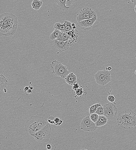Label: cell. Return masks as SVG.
Returning a JSON list of instances; mask_svg holds the SVG:
<instances>
[{
    "instance_id": "26",
    "label": "cell",
    "mask_w": 136,
    "mask_h": 150,
    "mask_svg": "<svg viewBox=\"0 0 136 150\" xmlns=\"http://www.w3.org/2000/svg\"><path fill=\"white\" fill-rule=\"evenodd\" d=\"M107 98L109 101L111 102H114L115 99V96L112 95H110L108 96Z\"/></svg>"
},
{
    "instance_id": "23",
    "label": "cell",
    "mask_w": 136,
    "mask_h": 150,
    "mask_svg": "<svg viewBox=\"0 0 136 150\" xmlns=\"http://www.w3.org/2000/svg\"><path fill=\"white\" fill-rule=\"evenodd\" d=\"M99 115L95 113L90 114V118L91 120L94 123H95L97 120Z\"/></svg>"
},
{
    "instance_id": "1",
    "label": "cell",
    "mask_w": 136,
    "mask_h": 150,
    "mask_svg": "<svg viewBox=\"0 0 136 150\" xmlns=\"http://www.w3.org/2000/svg\"><path fill=\"white\" fill-rule=\"evenodd\" d=\"M17 17L12 13H5L0 16V34L1 36L13 35L17 31Z\"/></svg>"
},
{
    "instance_id": "25",
    "label": "cell",
    "mask_w": 136,
    "mask_h": 150,
    "mask_svg": "<svg viewBox=\"0 0 136 150\" xmlns=\"http://www.w3.org/2000/svg\"><path fill=\"white\" fill-rule=\"evenodd\" d=\"M55 125H60L63 122V121L58 117H56L54 119Z\"/></svg>"
},
{
    "instance_id": "21",
    "label": "cell",
    "mask_w": 136,
    "mask_h": 150,
    "mask_svg": "<svg viewBox=\"0 0 136 150\" xmlns=\"http://www.w3.org/2000/svg\"><path fill=\"white\" fill-rule=\"evenodd\" d=\"M101 105V103H98L94 104L89 108V112L91 114L95 113L97 108Z\"/></svg>"
},
{
    "instance_id": "35",
    "label": "cell",
    "mask_w": 136,
    "mask_h": 150,
    "mask_svg": "<svg viewBox=\"0 0 136 150\" xmlns=\"http://www.w3.org/2000/svg\"><path fill=\"white\" fill-rule=\"evenodd\" d=\"M72 26L73 27L75 26V24L74 23H72Z\"/></svg>"
},
{
    "instance_id": "12",
    "label": "cell",
    "mask_w": 136,
    "mask_h": 150,
    "mask_svg": "<svg viewBox=\"0 0 136 150\" xmlns=\"http://www.w3.org/2000/svg\"><path fill=\"white\" fill-rule=\"evenodd\" d=\"M56 4V6L62 11L68 10L70 7L66 6V0H53Z\"/></svg>"
},
{
    "instance_id": "18",
    "label": "cell",
    "mask_w": 136,
    "mask_h": 150,
    "mask_svg": "<svg viewBox=\"0 0 136 150\" xmlns=\"http://www.w3.org/2000/svg\"><path fill=\"white\" fill-rule=\"evenodd\" d=\"M71 38V36L68 34L67 32H62L60 37L57 40L60 41H67Z\"/></svg>"
},
{
    "instance_id": "28",
    "label": "cell",
    "mask_w": 136,
    "mask_h": 150,
    "mask_svg": "<svg viewBox=\"0 0 136 150\" xmlns=\"http://www.w3.org/2000/svg\"><path fill=\"white\" fill-rule=\"evenodd\" d=\"M83 93V91L82 88L78 89L76 91V93L79 96L81 95Z\"/></svg>"
},
{
    "instance_id": "30",
    "label": "cell",
    "mask_w": 136,
    "mask_h": 150,
    "mask_svg": "<svg viewBox=\"0 0 136 150\" xmlns=\"http://www.w3.org/2000/svg\"><path fill=\"white\" fill-rule=\"evenodd\" d=\"M51 146L50 145L48 144L46 145V148L48 150H50L51 149Z\"/></svg>"
},
{
    "instance_id": "19",
    "label": "cell",
    "mask_w": 136,
    "mask_h": 150,
    "mask_svg": "<svg viewBox=\"0 0 136 150\" xmlns=\"http://www.w3.org/2000/svg\"><path fill=\"white\" fill-rule=\"evenodd\" d=\"M65 25V28L64 30L62 32H68L72 31L73 27L72 26V23L70 21L65 20L64 22Z\"/></svg>"
},
{
    "instance_id": "31",
    "label": "cell",
    "mask_w": 136,
    "mask_h": 150,
    "mask_svg": "<svg viewBox=\"0 0 136 150\" xmlns=\"http://www.w3.org/2000/svg\"><path fill=\"white\" fill-rule=\"evenodd\" d=\"M29 89V87H25L24 89V91L25 92H27V90H28Z\"/></svg>"
},
{
    "instance_id": "13",
    "label": "cell",
    "mask_w": 136,
    "mask_h": 150,
    "mask_svg": "<svg viewBox=\"0 0 136 150\" xmlns=\"http://www.w3.org/2000/svg\"><path fill=\"white\" fill-rule=\"evenodd\" d=\"M64 79L65 81L70 85H73L77 82V76L72 72H70Z\"/></svg>"
},
{
    "instance_id": "39",
    "label": "cell",
    "mask_w": 136,
    "mask_h": 150,
    "mask_svg": "<svg viewBox=\"0 0 136 150\" xmlns=\"http://www.w3.org/2000/svg\"><path fill=\"white\" fill-rule=\"evenodd\" d=\"M133 3L134 5H136V0H135V1Z\"/></svg>"
},
{
    "instance_id": "3",
    "label": "cell",
    "mask_w": 136,
    "mask_h": 150,
    "mask_svg": "<svg viewBox=\"0 0 136 150\" xmlns=\"http://www.w3.org/2000/svg\"><path fill=\"white\" fill-rule=\"evenodd\" d=\"M47 123L42 117L32 115L26 123L25 130L31 135L41 130Z\"/></svg>"
},
{
    "instance_id": "8",
    "label": "cell",
    "mask_w": 136,
    "mask_h": 150,
    "mask_svg": "<svg viewBox=\"0 0 136 150\" xmlns=\"http://www.w3.org/2000/svg\"><path fill=\"white\" fill-rule=\"evenodd\" d=\"M104 115L108 119L112 120L115 119L117 112V108L114 104L109 103L103 106Z\"/></svg>"
},
{
    "instance_id": "9",
    "label": "cell",
    "mask_w": 136,
    "mask_h": 150,
    "mask_svg": "<svg viewBox=\"0 0 136 150\" xmlns=\"http://www.w3.org/2000/svg\"><path fill=\"white\" fill-rule=\"evenodd\" d=\"M97 127L95 123L91 120L89 115L84 117L81 121L80 129L85 132L94 131Z\"/></svg>"
},
{
    "instance_id": "29",
    "label": "cell",
    "mask_w": 136,
    "mask_h": 150,
    "mask_svg": "<svg viewBox=\"0 0 136 150\" xmlns=\"http://www.w3.org/2000/svg\"><path fill=\"white\" fill-rule=\"evenodd\" d=\"M73 87L72 89L76 91L79 87V85L78 84H75L73 85Z\"/></svg>"
},
{
    "instance_id": "6",
    "label": "cell",
    "mask_w": 136,
    "mask_h": 150,
    "mask_svg": "<svg viewBox=\"0 0 136 150\" xmlns=\"http://www.w3.org/2000/svg\"><path fill=\"white\" fill-rule=\"evenodd\" d=\"M94 76L96 83L102 86L106 85L111 80L110 73L107 70L98 71Z\"/></svg>"
},
{
    "instance_id": "40",
    "label": "cell",
    "mask_w": 136,
    "mask_h": 150,
    "mask_svg": "<svg viewBox=\"0 0 136 150\" xmlns=\"http://www.w3.org/2000/svg\"><path fill=\"white\" fill-rule=\"evenodd\" d=\"M135 59H136V53L135 55Z\"/></svg>"
},
{
    "instance_id": "33",
    "label": "cell",
    "mask_w": 136,
    "mask_h": 150,
    "mask_svg": "<svg viewBox=\"0 0 136 150\" xmlns=\"http://www.w3.org/2000/svg\"><path fill=\"white\" fill-rule=\"evenodd\" d=\"M29 89H31L32 90V89H33V87L32 86H31L30 85H29Z\"/></svg>"
},
{
    "instance_id": "38",
    "label": "cell",
    "mask_w": 136,
    "mask_h": 150,
    "mask_svg": "<svg viewBox=\"0 0 136 150\" xmlns=\"http://www.w3.org/2000/svg\"><path fill=\"white\" fill-rule=\"evenodd\" d=\"M130 1L132 2V3H134V1H135V0H130Z\"/></svg>"
},
{
    "instance_id": "37",
    "label": "cell",
    "mask_w": 136,
    "mask_h": 150,
    "mask_svg": "<svg viewBox=\"0 0 136 150\" xmlns=\"http://www.w3.org/2000/svg\"><path fill=\"white\" fill-rule=\"evenodd\" d=\"M134 10L135 11V12L136 13V5H135V6L134 8Z\"/></svg>"
},
{
    "instance_id": "20",
    "label": "cell",
    "mask_w": 136,
    "mask_h": 150,
    "mask_svg": "<svg viewBox=\"0 0 136 150\" xmlns=\"http://www.w3.org/2000/svg\"><path fill=\"white\" fill-rule=\"evenodd\" d=\"M54 27L55 29H57L62 32L65 29V24L64 22L63 24H61L60 22H57L54 25Z\"/></svg>"
},
{
    "instance_id": "16",
    "label": "cell",
    "mask_w": 136,
    "mask_h": 150,
    "mask_svg": "<svg viewBox=\"0 0 136 150\" xmlns=\"http://www.w3.org/2000/svg\"><path fill=\"white\" fill-rule=\"evenodd\" d=\"M43 3V1L40 0H33L31 5L33 9L38 10L42 6Z\"/></svg>"
},
{
    "instance_id": "5",
    "label": "cell",
    "mask_w": 136,
    "mask_h": 150,
    "mask_svg": "<svg viewBox=\"0 0 136 150\" xmlns=\"http://www.w3.org/2000/svg\"><path fill=\"white\" fill-rule=\"evenodd\" d=\"M50 66L52 71V74L63 78H65L70 72L68 70L67 67L56 60L52 61L50 64Z\"/></svg>"
},
{
    "instance_id": "14",
    "label": "cell",
    "mask_w": 136,
    "mask_h": 150,
    "mask_svg": "<svg viewBox=\"0 0 136 150\" xmlns=\"http://www.w3.org/2000/svg\"><path fill=\"white\" fill-rule=\"evenodd\" d=\"M8 79L6 78L5 76L1 74L0 75V90L1 91L3 90L8 85Z\"/></svg>"
},
{
    "instance_id": "42",
    "label": "cell",
    "mask_w": 136,
    "mask_h": 150,
    "mask_svg": "<svg viewBox=\"0 0 136 150\" xmlns=\"http://www.w3.org/2000/svg\"><path fill=\"white\" fill-rule=\"evenodd\" d=\"M29 84H31V82H29Z\"/></svg>"
},
{
    "instance_id": "34",
    "label": "cell",
    "mask_w": 136,
    "mask_h": 150,
    "mask_svg": "<svg viewBox=\"0 0 136 150\" xmlns=\"http://www.w3.org/2000/svg\"><path fill=\"white\" fill-rule=\"evenodd\" d=\"M3 90H4V91L5 93H6L7 92V89L6 88H5L3 89Z\"/></svg>"
},
{
    "instance_id": "27",
    "label": "cell",
    "mask_w": 136,
    "mask_h": 150,
    "mask_svg": "<svg viewBox=\"0 0 136 150\" xmlns=\"http://www.w3.org/2000/svg\"><path fill=\"white\" fill-rule=\"evenodd\" d=\"M54 117L52 116H50L48 117V122L50 123L55 125Z\"/></svg>"
},
{
    "instance_id": "11",
    "label": "cell",
    "mask_w": 136,
    "mask_h": 150,
    "mask_svg": "<svg viewBox=\"0 0 136 150\" xmlns=\"http://www.w3.org/2000/svg\"><path fill=\"white\" fill-rule=\"evenodd\" d=\"M52 42L55 48L58 49L60 52L67 50L70 46L73 44L68 40L64 41L56 39L53 40Z\"/></svg>"
},
{
    "instance_id": "36",
    "label": "cell",
    "mask_w": 136,
    "mask_h": 150,
    "mask_svg": "<svg viewBox=\"0 0 136 150\" xmlns=\"http://www.w3.org/2000/svg\"><path fill=\"white\" fill-rule=\"evenodd\" d=\"M112 68L110 67H108V69L109 70H110Z\"/></svg>"
},
{
    "instance_id": "2",
    "label": "cell",
    "mask_w": 136,
    "mask_h": 150,
    "mask_svg": "<svg viewBox=\"0 0 136 150\" xmlns=\"http://www.w3.org/2000/svg\"><path fill=\"white\" fill-rule=\"evenodd\" d=\"M117 121L121 128L131 129L136 126V114L130 109L124 110L118 114Z\"/></svg>"
},
{
    "instance_id": "17",
    "label": "cell",
    "mask_w": 136,
    "mask_h": 150,
    "mask_svg": "<svg viewBox=\"0 0 136 150\" xmlns=\"http://www.w3.org/2000/svg\"><path fill=\"white\" fill-rule=\"evenodd\" d=\"M62 31L57 29H55L50 34L49 38L52 40H57L61 35Z\"/></svg>"
},
{
    "instance_id": "15",
    "label": "cell",
    "mask_w": 136,
    "mask_h": 150,
    "mask_svg": "<svg viewBox=\"0 0 136 150\" xmlns=\"http://www.w3.org/2000/svg\"><path fill=\"white\" fill-rule=\"evenodd\" d=\"M108 119L104 115H99L97 121L95 123L98 127L105 125L107 123Z\"/></svg>"
},
{
    "instance_id": "10",
    "label": "cell",
    "mask_w": 136,
    "mask_h": 150,
    "mask_svg": "<svg viewBox=\"0 0 136 150\" xmlns=\"http://www.w3.org/2000/svg\"><path fill=\"white\" fill-rule=\"evenodd\" d=\"M97 16L96 15L92 18L82 20L78 22L77 26L81 29L88 31L91 29L93 25L97 20Z\"/></svg>"
},
{
    "instance_id": "41",
    "label": "cell",
    "mask_w": 136,
    "mask_h": 150,
    "mask_svg": "<svg viewBox=\"0 0 136 150\" xmlns=\"http://www.w3.org/2000/svg\"><path fill=\"white\" fill-rule=\"evenodd\" d=\"M135 74H136V70L135 71Z\"/></svg>"
},
{
    "instance_id": "32",
    "label": "cell",
    "mask_w": 136,
    "mask_h": 150,
    "mask_svg": "<svg viewBox=\"0 0 136 150\" xmlns=\"http://www.w3.org/2000/svg\"><path fill=\"white\" fill-rule=\"evenodd\" d=\"M27 92L28 93H31L32 92V90L29 89L28 90H27Z\"/></svg>"
},
{
    "instance_id": "22",
    "label": "cell",
    "mask_w": 136,
    "mask_h": 150,
    "mask_svg": "<svg viewBox=\"0 0 136 150\" xmlns=\"http://www.w3.org/2000/svg\"><path fill=\"white\" fill-rule=\"evenodd\" d=\"M95 113L99 115H104V108L101 105L98 107L95 112Z\"/></svg>"
},
{
    "instance_id": "4",
    "label": "cell",
    "mask_w": 136,
    "mask_h": 150,
    "mask_svg": "<svg viewBox=\"0 0 136 150\" xmlns=\"http://www.w3.org/2000/svg\"><path fill=\"white\" fill-rule=\"evenodd\" d=\"M51 127L48 122L46 125L41 130L30 135L37 141L41 142H48L50 138Z\"/></svg>"
},
{
    "instance_id": "7",
    "label": "cell",
    "mask_w": 136,
    "mask_h": 150,
    "mask_svg": "<svg viewBox=\"0 0 136 150\" xmlns=\"http://www.w3.org/2000/svg\"><path fill=\"white\" fill-rule=\"evenodd\" d=\"M97 15L95 12L91 8L86 7L81 10L77 14L76 20L81 21L92 18Z\"/></svg>"
},
{
    "instance_id": "24",
    "label": "cell",
    "mask_w": 136,
    "mask_h": 150,
    "mask_svg": "<svg viewBox=\"0 0 136 150\" xmlns=\"http://www.w3.org/2000/svg\"><path fill=\"white\" fill-rule=\"evenodd\" d=\"M77 0H66V6L70 7L73 5Z\"/></svg>"
}]
</instances>
